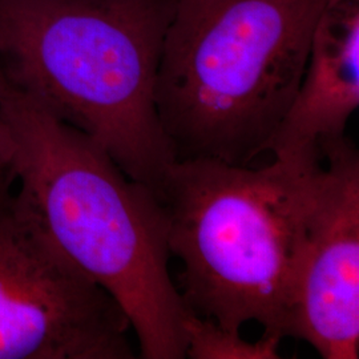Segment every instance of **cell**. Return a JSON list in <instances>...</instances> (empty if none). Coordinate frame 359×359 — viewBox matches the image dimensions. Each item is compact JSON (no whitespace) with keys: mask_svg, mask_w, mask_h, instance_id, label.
I'll return each instance as SVG.
<instances>
[{"mask_svg":"<svg viewBox=\"0 0 359 359\" xmlns=\"http://www.w3.org/2000/svg\"><path fill=\"white\" fill-rule=\"evenodd\" d=\"M130 322L15 198L0 209V359H132Z\"/></svg>","mask_w":359,"mask_h":359,"instance_id":"5","label":"cell"},{"mask_svg":"<svg viewBox=\"0 0 359 359\" xmlns=\"http://www.w3.org/2000/svg\"><path fill=\"white\" fill-rule=\"evenodd\" d=\"M322 158L262 168L175 160L154 196L168 250L182 266V295L197 317L240 333L292 335L309 209Z\"/></svg>","mask_w":359,"mask_h":359,"instance_id":"3","label":"cell"},{"mask_svg":"<svg viewBox=\"0 0 359 359\" xmlns=\"http://www.w3.org/2000/svg\"><path fill=\"white\" fill-rule=\"evenodd\" d=\"M177 0H0L10 83L157 191L175 161L156 77Z\"/></svg>","mask_w":359,"mask_h":359,"instance_id":"2","label":"cell"},{"mask_svg":"<svg viewBox=\"0 0 359 359\" xmlns=\"http://www.w3.org/2000/svg\"><path fill=\"white\" fill-rule=\"evenodd\" d=\"M0 115L16 142V201L124 310L142 358H187L193 313L170 277L165 219L152 191L13 84Z\"/></svg>","mask_w":359,"mask_h":359,"instance_id":"1","label":"cell"},{"mask_svg":"<svg viewBox=\"0 0 359 359\" xmlns=\"http://www.w3.org/2000/svg\"><path fill=\"white\" fill-rule=\"evenodd\" d=\"M11 88V83L8 80V77L6 75L3 67L0 65V100L4 97V95Z\"/></svg>","mask_w":359,"mask_h":359,"instance_id":"10","label":"cell"},{"mask_svg":"<svg viewBox=\"0 0 359 359\" xmlns=\"http://www.w3.org/2000/svg\"><path fill=\"white\" fill-rule=\"evenodd\" d=\"M359 105V0H327L308 65L269 152L278 160L321 158L320 144L345 136Z\"/></svg>","mask_w":359,"mask_h":359,"instance_id":"7","label":"cell"},{"mask_svg":"<svg viewBox=\"0 0 359 359\" xmlns=\"http://www.w3.org/2000/svg\"><path fill=\"white\" fill-rule=\"evenodd\" d=\"M281 341L262 334L258 341L250 342L241 333L228 332L196 314L187 322V358L277 359Z\"/></svg>","mask_w":359,"mask_h":359,"instance_id":"8","label":"cell"},{"mask_svg":"<svg viewBox=\"0 0 359 359\" xmlns=\"http://www.w3.org/2000/svg\"><path fill=\"white\" fill-rule=\"evenodd\" d=\"M327 0H177L154 87L175 160L248 167L294 100Z\"/></svg>","mask_w":359,"mask_h":359,"instance_id":"4","label":"cell"},{"mask_svg":"<svg viewBox=\"0 0 359 359\" xmlns=\"http://www.w3.org/2000/svg\"><path fill=\"white\" fill-rule=\"evenodd\" d=\"M16 182V142L11 129L0 115V209L11 201Z\"/></svg>","mask_w":359,"mask_h":359,"instance_id":"9","label":"cell"},{"mask_svg":"<svg viewBox=\"0 0 359 359\" xmlns=\"http://www.w3.org/2000/svg\"><path fill=\"white\" fill-rule=\"evenodd\" d=\"M292 335L322 358L359 354V154L346 136L320 144Z\"/></svg>","mask_w":359,"mask_h":359,"instance_id":"6","label":"cell"}]
</instances>
